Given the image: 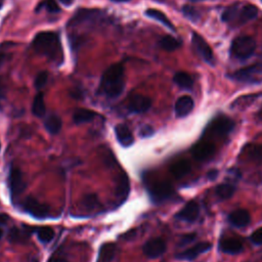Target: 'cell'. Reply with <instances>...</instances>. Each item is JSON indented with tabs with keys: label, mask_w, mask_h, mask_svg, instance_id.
Listing matches in <instances>:
<instances>
[{
	"label": "cell",
	"mask_w": 262,
	"mask_h": 262,
	"mask_svg": "<svg viewBox=\"0 0 262 262\" xmlns=\"http://www.w3.org/2000/svg\"><path fill=\"white\" fill-rule=\"evenodd\" d=\"M61 119L56 115H50L45 119L44 127L50 134H57L61 129Z\"/></svg>",
	"instance_id": "7402d4cb"
},
{
	"label": "cell",
	"mask_w": 262,
	"mask_h": 262,
	"mask_svg": "<svg viewBox=\"0 0 262 262\" xmlns=\"http://www.w3.org/2000/svg\"><path fill=\"white\" fill-rule=\"evenodd\" d=\"M95 116H96V114L94 112L90 111V110L79 108L74 113L73 120L76 124H83V123H87V122L92 121Z\"/></svg>",
	"instance_id": "d4e9b609"
},
{
	"label": "cell",
	"mask_w": 262,
	"mask_h": 262,
	"mask_svg": "<svg viewBox=\"0 0 262 262\" xmlns=\"http://www.w3.org/2000/svg\"><path fill=\"white\" fill-rule=\"evenodd\" d=\"M231 79L247 83V84H258L262 82V62L252 64L247 68H243L234 72L231 76Z\"/></svg>",
	"instance_id": "277c9868"
},
{
	"label": "cell",
	"mask_w": 262,
	"mask_h": 262,
	"mask_svg": "<svg viewBox=\"0 0 262 262\" xmlns=\"http://www.w3.org/2000/svg\"><path fill=\"white\" fill-rule=\"evenodd\" d=\"M32 111H33V114L39 118H42L45 115L46 107H45V102H44V96L41 92L36 94L34 101H33Z\"/></svg>",
	"instance_id": "4316f807"
},
{
	"label": "cell",
	"mask_w": 262,
	"mask_h": 262,
	"mask_svg": "<svg viewBox=\"0 0 262 262\" xmlns=\"http://www.w3.org/2000/svg\"><path fill=\"white\" fill-rule=\"evenodd\" d=\"M59 1H60L63 5H67V6L73 4V2H74V0H59Z\"/></svg>",
	"instance_id": "ee69618b"
},
{
	"label": "cell",
	"mask_w": 262,
	"mask_h": 262,
	"mask_svg": "<svg viewBox=\"0 0 262 262\" xmlns=\"http://www.w3.org/2000/svg\"><path fill=\"white\" fill-rule=\"evenodd\" d=\"M84 205H85V207H87V208H96L97 206H98V201H97V198H96V195H94V194H88V195H86V198H85V200H84Z\"/></svg>",
	"instance_id": "d590c367"
},
{
	"label": "cell",
	"mask_w": 262,
	"mask_h": 262,
	"mask_svg": "<svg viewBox=\"0 0 262 262\" xmlns=\"http://www.w3.org/2000/svg\"><path fill=\"white\" fill-rule=\"evenodd\" d=\"M195 238V234L194 233H188V234H184L181 239H180V246H183V245H186L190 242H192L193 239Z\"/></svg>",
	"instance_id": "f35d334b"
},
{
	"label": "cell",
	"mask_w": 262,
	"mask_h": 262,
	"mask_svg": "<svg viewBox=\"0 0 262 262\" xmlns=\"http://www.w3.org/2000/svg\"><path fill=\"white\" fill-rule=\"evenodd\" d=\"M9 220V216L5 213H0V226L5 225Z\"/></svg>",
	"instance_id": "60d3db41"
},
{
	"label": "cell",
	"mask_w": 262,
	"mask_h": 262,
	"mask_svg": "<svg viewBox=\"0 0 262 262\" xmlns=\"http://www.w3.org/2000/svg\"><path fill=\"white\" fill-rule=\"evenodd\" d=\"M42 5L49 11V12H58L59 11V7L57 5V3L55 2V0H45Z\"/></svg>",
	"instance_id": "8d00e7d4"
},
{
	"label": "cell",
	"mask_w": 262,
	"mask_h": 262,
	"mask_svg": "<svg viewBox=\"0 0 262 262\" xmlns=\"http://www.w3.org/2000/svg\"><path fill=\"white\" fill-rule=\"evenodd\" d=\"M148 193L154 202H163L173 193V187L168 181H156L148 186Z\"/></svg>",
	"instance_id": "5b68a950"
},
{
	"label": "cell",
	"mask_w": 262,
	"mask_h": 262,
	"mask_svg": "<svg viewBox=\"0 0 262 262\" xmlns=\"http://www.w3.org/2000/svg\"><path fill=\"white\" fill-rule=\"evenodd\" d=\"M142 251L144 255L148 258L155 259L162 256L166 251V243L164 239L160 237L151 238L147 241L142 247Z\"/></svg>",
	"instance_id": "30bf717a"
},
{
	"label": "cell",
	"mask_w": 262,
	"mask_h": 262,
	"mask_svg": "<svg viewBox=\"0 0 262 262\" xmlns=\"http://www.w3.org/2000/svg\"><path fill=\"white\" fill-rule=\"evenodd\" d=\"M129 193V181L126 175L120 177L117 187V195L120 200H125Z\"/></svg>",
	"instance_id": "f1b7e54d"
},
{
	"label": "cell",
	"mask_w": 262,
	"mask_h": 262,
	"mask_svg": "<svg viewBox=\"0 0 262 262\" xmlns=\"http://www.w3.org/2000/svg\"><path fill=\"white\" fill-rule=\"evenodd\" d=\"M124 68L122 64L116 63L107 68L100 82V88L102 92L111 98L119 96L124 89Z\"/></svg>",
	"instance_id": "6da1fadb"
},
{
	"label": "cell",
	"mask_w": 262,
	"mask_h": 262,
	"mask_svg": "<svg viewBox=\"0 0 262 262\" xmlns=\"http://www.w3.org/2000/svg\"><path fill=\"white\" fill-rule=\"evenodd\" d=\"M151 105V100L149 97L136 94L131 96L128 102V108L130 112L135 114H140L146 112Z\"/></svg>",
	"instance_id": "7c38bea8"
},
{
	"label": "cell",
	"mask_w": 262,
	"mask_h": 262,
	"mask_svg": "<svg viewBox=\"0 0 262 262\" xmlns=\"http://www.w3.org/2000/svg\"><path fill=\"white\" fill-rule=\"evenodd\" d=\"M145 14H146L148 17L154 18V19L160 21L161 24H163L164 26H166V27L169 28L170 30H172V31L175 30L173 24L168 19V17H167L162 11H160V10H158V9H154V8H148V9L145 11Z\"/></svg>",
	"instance_id": "cb8c5ba5"
},
{
	"label": "cell",
	"mask_w": 262,
	"mask_h": 262,
	"mask_svg": "<svg viewBox=\"0 0 262 262\" xmlns=\"http://www.w3.org/2000/svg\"><path fill=\"white\" fill-rule=\"evenodd\" d=\"M117 247L113 243H105L100 247L98 253V260L100 262H111L116 254Z\"/></svg>",
	"instance_id": "ffe728a7"
},
{
	"label": "cell",
	"mask_w": 262,
	"mask_h": 262,
	"mask_svg": "<svg viewBox=\"0 0 262 262\" xmlns=\"http://www.w3.org/2000/svg\"><path fill=\"white\" fill-rule=\"evenodd\" d=\"M173 80L180 88H183V89L188 90V89H191L192 86H193L192 77L189 74L185 73V72L176 73L173 77Z\"/></svg>",
	"instance_id": "603a6c76"
},
{
	"label": "cell",
	"mask_w": 262,
	"mask_h": 262,
	"mask_svg": "<svg viewBox=\"0 0 262 262\" xmlns=\"http://www.w3.org/2000/svg\"><path fill=\"white\" fill-rule=\"evenodd\" d=\"M235 191V187L232 184L229 183H223V184H219L216 189V195L220 199V200H226L232 196V194Z\"/></svg>",
	"instance_id": "83f0119b"
},
{
	"label": "cell",
	"mask_w": 262,
	"mask_h": 262,
	"mask_svg": "<svg viewBox=\"0 0 262 262\" xmlns=\"http://www.w3.org/2000/svg\"><path fill=\"white\" fill-rule=\"evenodd\" d=\"M160 46L167 51H173L180 46V41L172 36H164L160 40Z\"/></svg>",
	"instance_id": "f546056e"
},
{
	"label": "cell",
	"mask_w": 262,
	"mask_h": 262,
	"mask_svg": "<svg viewBox=\"0 0 262 262\" xmlns=\"http://www.w3.org/2000/svg\"><path fill=\"white\" fill-rule=\"evenodd\" d=\"M8 187L11 199L15 200L25 189L26 182L23 173L17 168H11L8 174Z\"/></svg>",
	"instance_id": "8992f818"
},
{
	"label": "cell",
	"mask_w": 262,
	"mask_h": 262,
	"mask_svg": "<svg viewBox=\"0 0 262 262\" xmlns=\"http://www.w3.org/2000/svg\"><path fill=\"white\" fill-rule=\"evenodd\" d=\"M3 98H4V89H3V86H2V84H1V82H0V101H1Z\"/></svg>",
	"instance_id": "f6af8a7d"
},
{
	"label": "cell",
	"mask_w": 262,
	"mask_h": 262,
	"mask_svg": "<svg viewBox=\"0 0 262 262\" xmlns=\"http://www.w3.org/2000/svg\"><path fill=\"white\" fill-rule=\"evenodd\" d=\"M37 236L39 238L40 242L42 243H49L53 236H54V231L51 227L48 226H43V227H39V228H35Z\"/></svg>",
	"instance_id": "4dcf8cb0"
},
{
	"label": "cell",
	"mask_w": 262,
	"mask_h": 262,
	"mask_svg": "<svg viewBox=\"0 0 262 262\" xmlns=\"http://www.w3.org/2000/svg\"><path fill=\"white\" fill-rule=\"evenodd\" d=\"M208 127L210 131L217 135H226L233 129L234 122L224 115H219L211 121Z\"/></svg>",
	"instance_id": "ba28073f"
},
{
	"label": "cell",
	"mask_w": 262,
	"mask_h": 262,
	"mask_svg": "<svg viewBox=\"0 0 262 262\" xmlns=\"http://www.w3.org/2000/svg\"><path fill=\"white\" fill-rule=\"evenodd\" d=\"M25 228H26V231H21V230H19V229H17V228H12V229H10L9 234H8L9 241L15 243V242H20V241L25 239L26 236H27L28 234H30V233H31V230H32V228L28 227L27 225H25Z\"/></svg>",
	"instance_id": "1f68e13d"
},
{
	"label": "cell",
	"mask_w": 262,
	"mask_h": 262,
	"mask_svg": "<svg viewBox=\"0 0 262 262\" xmlns=\"http://www.w3.org/2000/svg\"><path fill=\"white\" fill-rule=\"evenodd\" d=\"M0 147H1V146H0Z\"/></svg>",
	"instance_id": "f907efd6"
},
{
	"label": "cell",
	"mask_w": 262,
	"mask_h": 262,
	"mask_svg": "<svg viewBox=\"0 0 262 262\" xmlns=\"http://www.w3.org/2000/svg\"><path fill=\"white\" fill-rule=\"evenodd\" d=\"M113 1H116V2H125V1H129V0H113Z\"/></svg>",
	"instance_id": "7dc6e473"
},
{
	"label": "cell",
	"mask_w": 262,
	"mask_h": 262,
	"mask_svg": "<svg viewBox=\"0 0 262 262\" xmlns=\"http://www.w3.org/2000/svg\"><path fill=\"white\" fill-rule=\"evenodd\" d=\"M192 1H201V0H192Z\"/></svg>",
	"instance_id": "681fc988"
},
{
	"label": "cell",
	"mask_w": 262,
	"mask_h": 262,
	"mask_svg": "<svg viewBox=\"0 0 262 262\" xmlns=\"http://www.w3.org/2000/svg\"><path fill=\"white\" fill-rule=\"evenodd\" d=\"M219 248L222 252L226 254H238L243 250V244L239 239L229 237V238H224L220 242Z\"/></svg>",
	"instance_id": "ac0fdd59"
},
{
	"label": "cell",
	"mask_w": 262,
	"mask_h": 262,
	"mask_svg": "<svg viewBox=\"0 0 262 262\" xmlns=\"http://www.w3.org/2000/svg\"><path fill=\"white\" fill-rule=\"evenodd\" d=\"M189 171H190V164L185 160L178 161L170 167V172L175 178H181L185 176Z\"/></svg>",
	"instance_id": "44dd1931"
},
{
	"label": "cell",
	"mask_w": 262,
	"mask_h": 262,
	"mask_svg": "<svg viewBox=\"0 0 262 262\" xmlns=\"http://www.w3.org/2000/svg\"><path fill=\"white\" fill-rule=\"evenodd\" d=\"M250 214L245 209H237L231 212L228 216L229 222L236 227H243L249 224L250 222Z\"/></svg>",
	"instance_id": "e0dca14e"
},
{
	"label": "cell",
	"mask_w": 262,
	"mask_h": 262,
	"mask_svg": "<svg viewBox=\"0 0 262 262\" xmlns=\"http://www.w3.org/2000/svg\"><path fill=\"white\" fill-rule=\"evenodd\" d=\"M48 80V74L46 72H40L35 79V87L37 89H41L43 88Z\"/></svg>",
	"instance_id": "e575fe53"
},
{
	"label": "cell",
	"mask_w": 262,
	"mask_h": 262,
	"mask_svg": "<svg viewBox=\"0 0 262 262\" xmlns=\"http://www.w3.org/2000/svg\"><path fill=\"white\" fill-rule=\"evenodd\" d=\"M2 235H3V231L0 229V239H1V237H2Z\"/></svg>",
	"instance_id": "c3c4849f"
},
{
	"label": "cell",
	"mask_w": 262,
	"mask_h": 262,
	"mask_svg": "<svg viewBox=\"0 0 262 262\" xmlns=\"http://www.w3.org/2000/svg\"><path fill=\"white\" fill-rule=\"evenodd\" d=\"M21 207L27 213L36 218H45L49 215V207L31 196L27 198L23 202Z\"/></svg>",
	"instance_id": "52a82bcc"
},
{
	"label": "cell",
	"mask_w": 262,
	"mask_h": 262,
	"mask_svg": "<svg viewBox=\"0 0 262 262\" xmlns=\"http://www.w3.org/2000/svg\"><path fill=\"white\" fill-rule=\"evenodd\" d=\"M257 13H258V9L256 6L252 4H247L244 7L239 8L235 20L237 21L238 25H242L255 18L257 16Z\"/></svg>",
	"instance_id": "d6986e66"
},
{
	"label": "cell",
	"mask_w": 262,
	"mask_h": 262,
	"mask_svg": "<svg viewBox=\"0 0 262 262\" xmlns=\"http://www.w3.org/2000/svg\"><path fill=\"white\" fill-rule=\"evenodd\" d=\"M246 155L250 161L262 163V145L250 144L246 147Z\"/></svg>",
	"instance_id": "484cf974"
},
{
	"label": "cell",
	"mask_w": 262,
	"mask_h": 262,
	"mask_svg": "<svg viewBox=\"0 0 262 262\" xmlns=\"http://www.w3.org/2000/svg\"><path fill=\"white\" fill-rule=\"evenodd\" d=\"M211 249V244L208 242H201L196 245H194L193 247L185 250L182 253H179L176 255L177 259H181V260H192L194 258H196L199 255H201L202 253H205L207 251H209Z\"/></svg>",
	"instance_id": "5bb4252c"
},
{
	"label": "cell",
	"mask_w": 262,
	"mask_h": 262,
	"mask_svg": "<svg viewBox=\"0 0 262 262\" xmlns=\"http://www.w3.org/2000/svg\"><path fill=\"white\" fill-rule=\"evenodd\" d=\"M250 239L255 245H262V228L256 229L250 236Z\"/></svg>",
	"instance_id": "74e56055"
},
{
	"label": "cell",
	"mask_w": 262,
	"mask_h": 262,
	"mask_svg": "<svg viewBox=\"0 0 262 262\" xmlns=\"http://www.w3.org/2000/svg\"><path fill=\"white\" fill-rule=\"evenodd\" d=\"M4 59H5V55H4L3 53H0V67H1V64L3 63Z\"/></svg>",
	"instance_id": "bcb514c9"
},
{
	"label": "cell",
	"mask_w": 262,
	"mask_h": 262,
	"mask_svg": "<svg viewBox=\"0 0 262 262\" xmlns=\"http://www.w3.org/2000/svg\"><path fill=\"white\" fill-rule=\"evenodd\" d=\"M238 10H239V7H238V4H233L229 7H227L222 15H221V18L223 21H226V23H230V21H234L236 19V16H237V13H238Z\"/></svg>",
	"instance_id": "d6a6232c"
},
{
	"label": "cell",
	"mask_w": 262,
	"mask_h": 262,
	"mask_svg": "<svg viewBox=\"0 0 262 262\" xmlns=\"http://www.w3.org/2000/svg\"><path fill=\"white\" fill-rule=\"evenodd\" d=\"M35 50L47 57L55 58L60 52V43L58 36L53 32H41L33 40Z\"/></svg>",
	"instance_id": "7a4b0ae2"
},
{
	"label": "cell",
	"mask_w": 262,
	"mask_h": 262,
	"mask_svg": "<svg viewBox=\"0 0 262 262\" xmlns=\"http://www.w3.org/2000/svg\"><path fill=\"white\" fill-rule=\"evenodd\" d=\"M215 152V145L209 141L198 142L191 148L193 158L198 161H205L210 159Z\"/></svg>",
	"instance_id": "8fae6325"
},
{
	"label": "cell",
	"mask_w": 262,
	"mask_h": 262,
	"mask_svg": "<svg viewBox=\"0 0 262 262\" xmlns=\"http://www.w3.org/2000/svg\"><path fill=\"white\" fill-rule=\"evenodd\" d=\"M182 12H183V14H184L188 19H190L191 21H196V20H199V18H200V16H201L200 12H199L194 7H192V6H190V5H184L183 8H182Z\"/></svg>",
	"instance_id": "836d02e7"
},
{
	"label": "cell",
	"mask_w": 262,
	"mask_h": 262,
	"mask_svg": "<svg viewBox=\"0 0 262 262\" xmlns=\"http://www.w3.org/2000/svg\"><path fill=\"white\" fill-rule=\"evenodd\" d=\"M193 108V100L190 96L184 95L177 99L175 103V114L177 117L182 118L187 116Z\"/></svg>",
	"instance_id": "2e32d148"
},
{
	"label": "cell",
	"mask_w": 262,
	"mask_h": 262,
	"mask_svg": "<svg viewBox=\"0 0 262 262\" xmlns=\"http://www.w3.org/2000/svg\"><path fill=\"white\" fill-rule=\"evenodd\" d=\"M200 214L199 205L194 201L188 202L180 212L176 214V218L186 222H194Z\"/></svg>",
	"instance_id": "4fadbf2b"
},
{
	"label": "cell",
	"mask_w": 262,
	"mask_h": 262,
	"mask_svg": "<svg viewBox=\"0 0 262 262\" xmlns=\"http://www.w3.org/2000/svg\"><path fill=\"white\" fill-rule=\"evenodd\" d=\"M154 133V130L150 126H144L141 128L139 134L141 137H147V136H150L151 134Z\"/></svg>",
	"instance_id": "ab89813d"
},
{
	"label": "cell",
	"mask_w": 262,
	"mask_h": 262,
	"mask_svg": "<svg viewBox=\"0 0 262 262\" xmlns=\"http://www.w3.org/2000/svg\"><path fill=\"white\" fill-rule=\"evenodd\" d=\"M115 133H116L117 140L119 141V143L122 146L128 147V146L132 145V143L134 141V137H133L132 132L126 125H124V124L117 125L115 127Z\"/></svg>",
	"instance_id": "9a60e30c"
},
{
	"label": "cell",
	"mask_w": 262,
	"mask_h": 262,
	"mask_svg": "<svg viewBox=\"0 0 262 262\" xmlns=\"http://www.w3.org/2000/svg\"><path fill=\"white\" fill-rule=\"evenodd\" d=\"M191 41H192V45H193L195 51L198 52V54L209 64H214L213 52H212L210 46L208 45V43L205 41V39L198 33H193Z\"/></svg>",
	"instance_id": "9c48e42d"
},
{
	"label": "cell",
	"mask_w": 262,
	"mask_h": 262,
	"mask_svg": "<svg viewBox=\"0 0 262 262\" xmlns=\"http://www.w3.org/2000/svg\"><path fill=\"white\" fill-rule=\"evenodd\" d=\"M48 262H68V261L61 258H51Z\"/></svg>",
	"instance_id": "7bdbcfd3"
},
{
	"label": "cell",
	"mask_w": 262,
	"mask_h": 262,
	"mask_svg": "<svg viewBox=\"0 0 262 262\" xmlns=\"http://www.w3.org/2000/svg\"><path fill=\"white\" fill-rule=\"evenodd\" d=\"M256 42L252 37L239 36L235 38L230 46V54L236 59H247L255 51Z\"/></svg>",
	"instance_id": "3957f363"
},
{
	"label": "cell",
	"mask_w": 262,
	"mask_h": 262,
	"mask_svg": "<svg viewBox=\"0 0 262 262\" xmlns=\"http://www.w3.org/2000/svg\"><path fill=\"white\" fill-rule=\"evenodd\" d=\"M217 174H218V171H217V170H211V171L207 174V176H208V178H209V179L213 180V179H215V178H216Z\"/></svg>",
	"instance_id": "b9f144b4"
}]
</instances>
